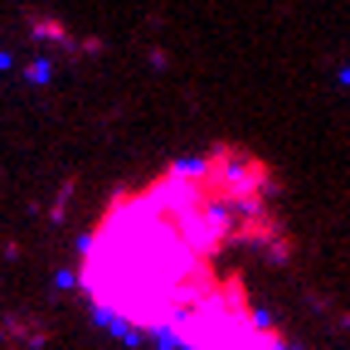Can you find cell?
Returning <instances> with one entry per match:
<instances>
[{"label": "cell", "mask_w": 350, "mask_h": 350, "mask_svg": "<svg viewBox=\"0 0 350 350\" xmlns=\"http://www.w3.org/2000/svg\"><path fill=\"white\" fill-rule=\"evenodd\" d=\"M93 312L122 336H161L209 292L214 258H204L175 224V214L151 200L146 185L117 190L83 239L78 262Z\"/></svg>", "instance_id": "1"}]
</instances>
